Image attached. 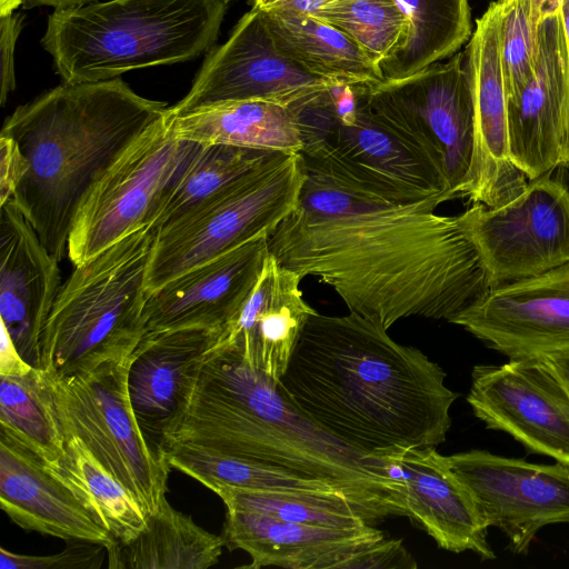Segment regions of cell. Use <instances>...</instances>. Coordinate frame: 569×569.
Returning <instances> with one entry per match:
<instances>
[{
	"label": "cell",
	"instance_id": "d6a6232c",
	"mask_svg": "<svg viewBox=\"0 0 569 569\" xmlns=\"http://www.w3.org/2000/svg\"><path fill=\"white\" fill-rule=\"evenodd\" d=\"M164 458L170 468L196 479L211 491L231 487L343 493L322 481L191 443H172L164 451Z\"/></svg>",
	"mask_w": 569,
	"mask_h": 569
},
{
	"label": "cell",
	"instance_id": "b9f144b4",
	"mask_svg": "<svg viewBox=\"0 0 569 569\" xmlns=\"http://www.w3.org/2000/svg\"><path fill=\"white\" fill-rule=\"evenodd\" d=\"M542 359L556 373L569 393V352L550 355Z\"/></svg>",
	"mask_w": 569,
	"mask_h": 569
},
{
	"label": "cell",
	"instance_id": "f6af8a7d",
	"mask_svg": "<svg viewBox=\"0 0 569 569\" xmlns=\"http://www.w3.org/2000/svg\"><path fill=\"white\" fill-rule=\"evenodd\" d=\"M560 13L562 20L563 32L567 41L569 52V0H563L560 6Z\"/></svg>",
	"mask_w": 569,
	"mask_h": 569
},
{
	"label": "cell",
	"instance_id": "9c48e42d",
	"mask_svg": "<svg viewBox=\"0 0 569 569\" xmlns=\"http://www.w3.org/2000/svg\"><path fill=\"white\" fill-rule=\"evenodd\" d=\"M164 116L132 140L86 193L68 238L67 253L73 266L146 226L157 224L199 147L174 138Z\"/></svg>",
	"mask_w": 569,
	"mask_h": 569
},
{
	"label": "cell",
	"instance_id": "8fae6325",
	"mask_svg": "<svg viewBox=\"0 0 569 569\" xmlns=\"http://www.w3.org/2000/svg\"><path fill=\"white\" fill-rule=\"evenodd\" d=\"M368 107L421 150L458 198L472 159L475 111L466 51L401 79L359 84Z\"/></svg>",
	"mask_w": 569,
	"mask_h": 569
},
{
	"label": "cell",
	"instance_id": "44dd1931",
	"mask_svg": "<svg viewBox=\"0 0 569 569\" xmlns=\"http://www.w3.org/2000/svg\"><path fill=\"white\" fill-rule=\"evenodd\" d=\"M261 236L207 260L149 293L146 332L206 328L220 331L253 290L269 256Z\"/></svg>",
	"mask_w": 569,
	"mask_h": 569
},
{
	"label": "cell",
	"instance_id": "277c9868",
	"mask_svg": "<svg viewBox=\"0 0 569 569\" xmlns=\"http://www.w3.org/2000/svg\"><path fill=\"white\" fill-rule=\"evenodd\" d=\"M119 77L66 83L18 107L2 126L28 170L13 198L46 249L60 261L86 193L121 151L167 112Z\"/></svg>",
	"mask_w": 569,
	"mask_h": 569
},
{
	"label": "cell",
	"instance_id": "ab89813d",
	"mask_svg": "<svg viewBox=\"0 0 569 569\" xmlns=\"http://www.w3.org/2000/svg\"><path fill=\"white\" fill-rule=\"evenodd\" d=\"M339 0H253V7L266 12L316 17Z\"/></svg>",
	"mask_w": 569,
	"mask_h": 569
},
{
	"label": "cell",
	"instance_id": "d590c367",
	"mask_svg": "<svg viewBox=\"0 0 569 569\" xmlns=\"http://www.w3.org/2000/svg\"><path fill=\"white\" fill-rule=\"evenodd\" d=\"M537 28L531 0L503 2L500 46L507 102L521 92L533 74Z\"/></svg>",
	"mask_w": 569,
	"mask_h": 569
},
{
	"label": "cell",
	"instance_id": "4fadbf2b",
	"mask_svg": "<svg viewBox=\"0 0 569 569\" xmlns=\"http://www.w3.org/2000/svg\"><path fill=\"white\" fill-rule=\"evenodd\" d=\"M488 527L501 530L513 553L528 552L538 531L569 523V466L533 463L485 450L446 456Z\"/></svg>",
	"mask_w": 569,
	"mask_h": 569
},
{
	"label": "cell",
	"instance_id": "6da1fadb",
	"mask_svg": "<svg viewBox=\"0 0 569 569\" xmlns=\"http://www.w3.org/2000/svg\"><path fill=\"white\" fill-rule=\"evenodd\" d=\"M299 154L298 204L268 236L281 266L317 277L350 312L387 330L409 317L449 322L492 287L458 217L436 213L450 192L398 196Z\"/></svg>",
	"mask_w": 569,
	"mask_h": 569
},
{
	"label": "cell",
	"instance_id": "9a60e30c",
	"mask_svg": "<svg viewBox=\"0 0 569 569\" xmlns=\"http://www.w3.org/2000/svg\"><path fill=\"white\" fill-rule=\"evenodd\" d=\"M335 84L313 76L276 46L263 13L256 7L234 27L230 38L210 50L190 91L170 116L240 100H266L291 106Z\"/></svg>",
	"mask_w": 569,
	"mask_h": 569
},
{
	"label": "cell",
	"instance_id": "2e32d148",
	"mask_svg": "<svg viewBox=\"0 0 569 569\" xmlns=\"http://www.w3.org/2000/svg\"><path fill=\"white\" fill-rule=\"evenodd\" d=\"M449 322L509 360L569 352V262L493 286Z\"/></svg>",
	"mask_w": 569,
	"mask_h": 569
},
{
	"label": "cell",
	"instance_id": "f546056e",
	"mask_svg": "<svg viewBox=\"0 0 569 569\" xmlns=\"http://www.w3.org/2000/svg\"><path fill=\"white\" fill-rule=\"evenodd\" d=\"M0 437L59 470L66 438L42 369L20 377L0 376Z\"/></svg>",
	"mask_w": 569,
	"mask_h": 569
},
{
	"label": "cell",
	"instance_id": "4316f807",
	"mask_svg": "<svg viewBox=\"0 0 569 569\" xmlns=\"http://www.w3.org/2000/svg\"><path fill=\"white\" fill-rule=\"evenodd\" d=\"M262 13L278 49L305 71L349 86L385 79L380 67L333 26L308 16Z\"/></svg>",
	"mask_w": 569,
	"mask_h": 569
},
{
	"label": "cell",
	"instance_id": "d4e9b609",
	"mask_svg": "<svg viewBox=\"0 0 569 569\" xmlns=\"http://www.w3.org/2000/svg\"><path fill=\"white\" fill-rule=\"evenodd\" d=\"M0 507L20 528L63 540H116L62 477L21 446L0 437Z\"/></svg>",
	"mask_w": 569,
	"mask_h": 569
},
{
	"label": "cell",
	"instance_id": "8d00e7d4",
	"mask_svg": "<svg viewBox=\"0 0 569 569\" xmlns=\"http://www.w3.org/2000/svg\"><path fill=\"white\" fill-rule=\"evenodd\" d=\"M108 555L102 543L67 540L66 548L47 556L16 553L0 548L1 569H99Z\"/></svg>",
	"mask_w": 569,
	"mask_h": 569
},
{
	"label": "cell",
	"instance_id": "e0dca14e",
	"mask_svg": "<svg viewBox=\"0 0 569 569\" xmlns=\"http://www.w3.org/2000/svg\"><path fill=\"white\" fill-rule=\"evenodd\" d=\"M220 536L228 550L250 556L251 563L242 568L378 569L396 558L392 540L372 525L332 528L227 509Z\"/></svg>",
	"mask_w": 569,
	"mask_h": 569
},
{
	"label": "cell",
	"instance_id": "ac0fdd59",
	"mask_svg": "<svg viewBox=\"0 0 569 569\" xmlns=\"http://www.w3.org/2000/svg\"><path fill=\"white\" fill-rule=\"evenodd\" d=\"M502 7L503 3L491 1L477 19L465 50L473 99L475 142L470 168L458 198L487 207L511 199L529 182L510 157L500 46Z\"/></svg>",
	"mask_w": 569,
	"mask_h": 569
},
{
	"label": "cell",
	"instance_id": "8992f818",
	"mask_svg": "<svg viewBox=\"0 0 569 569\" xmlns=\"http://www.w3.org/2000/svg\"><path fill=\"white\" fill-rule=\"evenodd\" d=\"M158 230L146 226L74 266L41 335L39 368L49 377L82 376L131 356L146 332V280Z\"/></svg>",
	"mask_w": 569,
	"mask_h": 569
},
{
	"label": "cell",
	"instance_id": "ba28073f",
	"mask_svg": "<svg viewBox=\"0 0 569 569\" xmlns=\"http://www.w3.org/2000/svg\"><path fill=\"white\" fill-rule=\"evenodd\" d=\"M289 107L302 141L298 153L328 160L392 193H451L428 157L368 107L359 86L330 84Z\"/></svg>",
	"mask_w": 569,
	"mask_h": 569
},
{
	"label": "cell",
	"instance_id": "ee69618b",
	"mask_svg": "<svg viewBox=\"0 0 569 569\" xmlns=\"http://www.w3.org/2000/svg\"><path fill=\"white\" fill-rule=\"evenodd\" d=\"M563 0H531L532 12L537 23L551 13L560 10V6Z\"/></svg>",
	"mask_w": 569,
	"mask_h": 569
},
{
	"label": "cell",
	"instance_id": "30bf717a",
	"mask_svg": "<svg viewBox=\"0 0 569 569\" xmlns=\"http://www.w3.org/2000/svg\"><path fill=\"white\" fill-rule=\"evenodd\" d=\"M129 359L82 376H46L63 431L80 438L149 516L166 498L170 467L136 419L127 388Z\"/></svg>",
	"mask_w": 569,
	"mask_h": 569
},
{
	"label": "cell",
	"instance_id": "7402d4cb",
	"mask_svg": "<svg viewBox=\"0 0 569 569\" xmlns=\"http://www.w3.org/2000/svg\"><path fill=\"white\" fill-rule=\"evenodd\" d=\"M58 263L16 202L0 204L1 325L34 368H39L41 335L61 287Z\"/></svg>",
	"mask_w": 569,
	"mask_h": 569
},
{
	"label": "cell",
	"instance_id": "7dc6e473",
	"mask_svg": "<svg viewBox=\"0 0 569 569\" xmlns=\"http://www.w3.org/2000/svg\"><path fill=\"white\" fill-rule=\"evenodd\" d=\"M223 2H226L227 4L232 1V0H222Z\"/></svg>",
	"mask_w": 569,
	"mask_h": 569
},
{
	"label": "cell",
	"instance_id": "74e56055",
	"mask_svg": "<svg viewBox=\"0 0 569 569\" xmlns=\"http://www.w3.org/2000/svg\"><path fill=\"white\" fill-rule=\"evenodd\" d=\"M27 170L26 158L17 142L0 134V204L13 198Z\"/></svg>",
	"mask_w": 569,
	"mask_h": 569
},
{
	"label": "cell",
	"instance_id": "d6986e66",
	"mask_svg": "<svg viewBox=\"0 0 569 569\" xmlns=\"http://www.w3.org/2000/svg\"><path fill=\"white\" fill-rule=\"evenodd\" d=\"M508 106L510 157L529 181L569 167V52L560 10L537 28L533 74Z\"/></svg>",
	"mask_w": 569,
	"mask_h": 569
},
{
	"label": "cell",
	"instance_id": "ffe728a7",
	"mask_svg": "<svg viewBox=\"0 0 569 569\" xmlns=\"http://www.w3.org/2000/svg\"><path fill=\"white\" fill-rule=\"evenodd\" d=\"M218 333L206 328L147 333L130 356V403L147 442L162 457Z\"/></svg>",
	"mask_w": 569,
	"mask_h": 569
},
{
	"label": "cell",
	"instance_id": "4dcf8cb0",
	"mask_svg": "<svg viewBox=\"0 0 569 569\" xmlns=\"http://www.w3.org/2000/svg\"><path fill=\"white\" fill-rule=\"evenodd\" d=\"M64 432L66 456L57 471L116 542H128L146 527L148 515L126 487L77 436Z\"/></svg>",
	"mask_w": 569,
	"mask_h": 569
},
{
	"label": "cell",
	"instance_id": "52a82bcc",
	"mask_svg": "<svg viewBox=\"0 0 569 569\" xmlns=\"http://www.w3.org/2000/svg\"><path fill=\"white\" fill-rule=\"evenodd\" d=\"M305 178L300 154L282 153L160 227L147 273L148 292L207 260L269 236L298 204Z\"/></svg>",
	"mask_w": 569,
	"mask_h": 569
},
{
	"label": "cell",
	"instance_id": "bcb514c9",
	"mask_svg": "<svg viewBox=\"0 0 569 569\" xmlns=\"http://www.w3.org/2000/svg\"><path fill=\"white\" fill-rule=\"evenodd\" d=\"M24 0H0V17L11 14Z\"/></svg>",
	"mask_w": 569,
	"mask_h": 569
},
{
	"label": "cell",
	"instance_id": "484cf974",
	"mask_svg": "<svg viewBox=\"0 0 569 569\" xmlns=\"http://www.w3.org/2000/svg\"><path fill=\"white\" fill-rule=\"evenodd\" d=\"M171 134L199 144H231L298 153L302 141L293 110L266 100L230 101L164 116Z\"/></svg>",
	"mask_w": 569,
	"mask_h": 569
},
{
	"label": "cell",
	"instance_id": "cb8c5ba5",
	"mask_svg": "<svg viewBox=\"0 0 569 569\" xmlns=\"http://www.w3.org/2000/svg\"><path fill=\"white\" fill-rule=\"evenodd\" d=\"M405 483L407 517L418 523L439 548L471 551L482 560L496 555L488 526L469 489L435 447L401 449L389 456Z\"/></svg>",
	"mask_w": 569,
	"mask_h": 569
},
{
	"label": "cell",
	"instance_id": "83f0119b",
	"mask_svg": "<svg viewBox=\"0 0 569 569\" xmlns=\"http://www.w3.org/2000/svg\"><path fill=\"white\" fill-rule=\"evenodd\" d=\"M221 536L198 526L164 498L144 529L128 542L107 548L109 569H207L219 562Z\"/></svg>",
	"mask_w": 569,
	"mask_h": 569
},
{
	"label": "cell",
	"instance_id": "7bdbcfd3",
	"mask_svg": "<svg viewBox=\"0 0 569 569\" xmlns=\"http://www.w3.org/2000/svg\"><path fill=\"white\" fill-rule=\"evenodd\" d=\"M101 0H24V9H30L37 6H50L57 9H68L72 7L87 6Z\"/></svg>",
	"mask_w": 569,
	"mask_h": 569
},
{
	"label": "cell",
	"instance_id": "e575fe53",
	"mask_svg": "<svg viewBox=\"0 0 569 569\" xmlns=\"http://www.w3.org/2000/svg\"><path fill=\"white\" fill-rule=\"evenodd\" d=\"M313 18L342 31L379 67L408 30V19L397 0H339Z\"/></svg>",
	"mask_w": 569,
	"mask_h": 569
},
{
	"label": "cell",
	"instance_id": "7c38bea8",
	"mask_svg": "<svg viewBox=\"0 0 569 569\" xmlns=\"http://www.w3.org/2000/svg\"><path fill=\"white\" fill-rule=\"evenodd\" d=\"M457 217L492 287L569 262V189L550 173L500 204L473 203Z\"/></svg>",
	"mask_w": 569,
	"mask_h": 569
},
{
	"label": "cell",
	"instance_id": "60d3db41",
	"mask_svg": "<svg viewBox=\"0 0 569 569\" xmlns=\"http://www.w3.org/2000/svg\"><path fill=\"white\" fill-rule=\"evenodd\" d=\"M33 368L21 357L6 327L1 325L0 376L20 377Z\"/></svg>",
	"mask_w": 569,
	"mask_h": 569
},
{
	"label": "cell",
	"instance_id": "5bb4252c",
	"mask_svg": "<svg viewBox=\"0 0 569 569\" xmlns=\"http://www.w3.org/2000/svg\"><path fill=\"white\" fill-rule=\"evenodd\" d=\"M467 402L488 429L569 466V393L542 358L475 366Z\"/></svg>",
	"mask_w": 569,
	"mask_h": 569
},
{
	"label": "cell",
	"instance_id": "836d02e7",
	"mask_svg": "<svg viewBox=\"0 0 569 569\" xmlns=\"http://www.w3.org/2000/svg\"><path fill=\"white\" fill-rule=\"evenodd\" d=\"M212 491L227 509L254 511L283 521L332 528L370 525L360 509L340 492L231 487H218Z\"/></svg>",
	"mask_w": 569,
	"mask_h": 569
},
{
	"label": "cell",
	"instance_id": "f35d334b",
	"mask_svg": "<svg viewBox=\"0 0 569 569\" xmlns=\"http://www.w3.org/2000/svg\"><path fill=\"white\" fill-rule=\"evenodd\" d=\"M0 49H1V93L3 106L8 94L16 88L13 53L16 42L22 28L23 14L0 17Z\"/></svg>",
	"mask_w": 569,
	"mask_h": 569
},
{
	"label": "cell",
	"instance_id": "5b68a950",
	"mask_svg": "<svg viewBox=\"0 0 569 569\" xmlns=\"http://www.w3.org/2000/svg\"><path fill=\"white\" fill-rule=\"evenodd\" d=\"M222 0H108L57 9L42 47L66 83L98 82L183 62L217 40Z\"/></svg>",
	"mask_w": 569,
	"mask_h": 569
},
{
	"label": "cell",
	"instance_id": "7a4b0ae2",
	"mask_svg": "<svg viewBox=\"0 0 569 569\" xmlns=\"http://www.w3.org/2000/svg\"><path fill=\"white\" fill-rule=\"evenodd\" d=\"M423 352L350 312L315 311L279 385L310 420L346 446L389 458L401 449L437 447L459 395Z\"/></svg>",
	"mask_w": 569,
	"mask_h": 569
},
{
	"label": "cell",
	"instance_id": "f1b7e54d",
	"mask_svg": "<svg viewBox=\"0 0 569 569\" xmlns=\"http://www.w3.org/2000/svg\"><path fill=\"white\" fill-rule=\"evenodd\" d=\"M408 19L401 44L380 64L385 79H401L456 53L471 37L468 0H397Z\"/></svg>",
	"mask_w": 569,
	"mask_h": 569
},
{
	"label": "cell",
	"instance_id": "3957f363",
	"mask_svg": "<svg viewBox=\"0 0 569 569\" xmlns=\"http://www.w3.org/2000/svg\"><path fill=\"white\" fill-rule=\"evenodd\" d=\"M172 443L206 447L326 482L372 526L407 517L405 483L390 458L367 455L332 437L288 399L279 381L230 347L207 352Z\"/></svg>",
	"mask_w": 569,
	"mask_h": 569
},
{
	"label": "cell",
	"instance_id": "1f68e13d",
	"mask_svg": "<svg viewBox=\"0 0 569 569\" xmlns=\"http://www.w3.org/2000/svg\"><path fill=\"white\" fill-rule=\"evenodd\" d=\"M282 153L288 152L220 143L199 144L170 192L157 226L160 228L178 220Z\"/></svg>",
	"mask_w": 569,
	"mask_h": 569
},
{
	"label": "cell",
	"instance_id": "603a6c76",
	"mask_svg": "<svg viewBox=\"0 0 569 569\" xmlns=\"http://www.w3.org/2000/svg\"><path fill=\"white\" fill-rule=\"evenodd\" d=\"M302 279L269 253L253 290L219 331L212 348L230 347L251 367L279 381L316 311L302 297Z\"/></svg>",
	"mask_w": 569,
	"mask_h": 569
}]
</instances>
